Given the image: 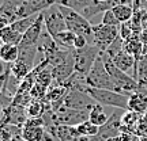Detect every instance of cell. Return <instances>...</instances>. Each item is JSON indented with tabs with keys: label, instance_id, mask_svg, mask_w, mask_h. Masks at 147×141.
<instances>
[{
	"label": "cell",
	"instance_id": "obj_1",
	"mask_svg": "<svg viewBox=\"0 0 147 141\" xmlns=\"http://www.w3.org/2000/svg\"><path fill=\"white\" fill-rule=\"evenodd\" d=\"M84 84L89 86V87H93V88L110 90V91L121 92L120 90L117 88L115 82L112 80L109 72L106 71V67L104 64V60L101 57V54L100 57L95 60V63L93 64V67L89 71V73L84 76ZM121 94H124V92H121Z\"/></svg>",
	"mask_w": 147,
	"mask_h": 141
},
{
	"label": "cell",
	"instance_id": "obj_2",
	"mask_svg": "<svg viewBox=\"0 0 147 141\" xmlns=\"http://www.w3.org/2000/svg\"><path fill=\"white\" fill-rule=\"evenodd\" d=\"M101 57L104 60V64L106 67V71L109 72L112 80L115 82V84L117 86V88L120 90L121 92H124L127 95H131L132 92H136L140 90V86L138 83V80L134 76H129L127 72L121 71L116 67L113 61L110 60L105 53L101 52Z\"/></svg>",
	"mask_w": 147,
	"mask_h": 141
},
{
	"label": "cell",
	"instance_id": "obj_3",
	"mask_svg": "<svg viewBox=\"0 0 147 141\" xmlns=\"http://www.w3.org/2000/svg\"><path fill=\"white\" fill-rule=\"evenodd\" d=\"M82 88L100 105L110 106V107H116V109L120 110H128V98H129V95L110 91V90L93 88V87H89V86H83Z\"/></svg>",
	"mask_w": 147,
	"mask_h": 141
},
{
	"label": "cell",
	"instance_id": "obj_4",
	"mask_svg": "<svg viewBox=\"0 0 147 141\" xmlns=\"http://www.w3.org/2000/svg\"><path fill=\"white\" fill-rule=\"evenodd\" d=\"M60 10L63 12V16L65 19V25H67V30L72 31L76 35H83L89 39L90 37H93V25H90L89 19H86L84 16L78 14L76 11L72 8L60 5Z\"/></svg>",
	"mask_w": 147,
	"mask_h": 141
},
{
	"label": "cell",
	"instance_id": "obj_5",
	"mask_svg": "<svg viewBox=\"0 0 147 141\" xmlns=\"http://www.w3.org/2000/svg\"><path fill=\"white\" fill-rule=\"evenodd\" d=\"M101 50L95 45H87V46L82 47V49H74V67H75V72L78 75L86 76L89 71L91 69L93 64L95 60L100 57Z\"/></svg>",
	"mask_w": 147,
	"mask_h": 141
},
{
	"label": "cell",
	"instance_id": "obj_6",
	"mask_svg": "<svg viewBox=\"0 0 147 141\" xmlns=\"http://www.w3.org/2000/svg\"><path fill=\"white\" fill-rule=\"evenodd\" d=\"M90 111L86 110H75L69 109L65 106H61L57 111H55L52 114L53 118V125H67V126H78L79 124H82L84 121L89 120Z\"/></svg>",
	"mask_w": 147,
	"mask_h": 141
},
{
	"label": "cell",
	"instance_id": "obj_7",
	"mask_svg": "<svg viewBox=\"0 0 147 141\" xmlns=\"http://www.w3.org/2000/svg\"><path fill=\"white\" fill-rule=\"evenodd\" d=\"M82 87L83 86H80V87H69L68 92H67L65 98H64L63 106L75 110H86V111H90L93 109L97 102Z\"/></svg>",
	"mask_w": 147,
	"mask_h": 141
},
{
	"label": "cell",
	"instance_id": "obj_8",
	"mask_svg": "<svg viewBox=\"0 0 147 141\" xmlns=\"http://www.w3.org/2000/svg\"><path fill=\"white\" fill-rule=\"evenodd\" d=\"M120 35V26H106L104 23L93 25V45L105 52Z\"/></svg>",
	"mask_w": 147,
	"mask_h": 141
},
{
	"label": "cell",
	"instance_id": "obj_9",
	"mask_svg": "<svg viewBox=\"0 0 147 141\" xmlns=\"http://www.w3.org/2000/svg\"><path fill=\"white\" fill-rule=\"evenodd\" d=\"M42 15H44V26L52 38H55L59 33L67 30L65 19L59 4H53L45 11H42Z\"/></svg>",
	"mask_w": 147,
	"mask_h": 141
},
{
	"label": "cell",
	"instance_id": "obj_10",
	"mask_svg": "<svg viewBox=\"0 0 147 141\" xmlns=\"http://www.w3.org/2000/svg\"><path fill=\"white\" fill-rule=\"evenodd\" d=\"M53 4H57V0H19L16 21L36 14H41L42 11H45Z\"/></svg>",
	"mask_w": 147,
	"mask_h": 141
},
{
	"label": "cell",
	"instance_id": "obj_11",
	"mask_svg": "<svg viewBox=\"0 0 147 141\" xmlns=\"http://www.w3.org/2000/svg\"><path fill=\"white\" fill-rule=\"evenodd\" d=\"M27 118L29 117L25 107L10 105L8 107L3 109V114L0 117V125H14L18 128H23Z\"/></svg>",
	"mask_w": 147,
	"mask_h": 141
},
{
	"label": "cell",
	"instance_id": "obj_12",
	"mask_svg": "<svg viewBox=\"0 0 147 141\" xmlns=\"http://www.w3.org/2000/svg\"><path fill=\"white\" fill-rule=\"evenodd\" d=\"M44 15L42 12L38 15L37 21L32 25V27L27 30L23 35H22V41L19 43L21 47H26V46H37L38 41L41 38V34L44 31Z\"/></svg>",
	"mask_w": 147,
	"mask_h": 141
},
{
	"label": "cell",
	"instance_id": "obj_13",
	"mask_svg": "<svg viewBox=\"0 0 147 141\" xmlns=\"http://www.w3.org/2000/svg\"><path fill=\"white\" fill-rule=\"evenodd\" d=\"M121 115L123 114L120 111H115L110 115L109 121L104 126L100 128V132H98L97 136H100L104 140H108V138H112V137H119L121 126Z\"/></svg>",
	"mask_w": 147,
	"mask_h": 141
},
{
	"label": "cell",
	"instance_id": "obj_14",
	"mask_svg": "<svg viewBox=\"0 0 147 141\" xmlns=\"http://www.w3.org/2000/svg\"><path fill=\"white\" fill-rule=\"evenodd\" d=\"M128 110L136 114L147 113V92L146 88H140L136 92H132L128 98Z\"/></svg>",
	"mask_w": 147,
	"mask_h": 141
},
{
	"label": "cell",
	"instance_id": "obj_15",
	"mask_svg": "<svg viewBox=\"0 0 147 141\" xmlns=\"http://www.w3.org/2000/svg\"><path fill=\"white\" fill-rule=\"evenodd\" d=\"M109 57V56H108ZM113 64H115L116 67L121 71H124V72H129L131 69H134L135 67V64H136V60L134 58V56H131L129 53H127L125 50H121L119 52L116 56L113 57H109Z\"/></svg>",
	"mask_w": 147,
	"mask_h": 141
},
{
	"label": "cell",
	"instance_id": "obj_16",
	"mask_svg": "<svg viewBox=\"0 0 147 141\" xmlns=\"http://www.w3.org/2000/svg\"><path fill=\"white\" fill-rule=\"evenodd\" d=\"M19 0H3L0 4V16L5 18L7 21L14 23L16 21V11H18Z\"/></svg>",
	"mask_w": 147,
	"mask_h": 141
},
{
	"label": "cell",
	"instance_id": "obj_17",
	"mask_svg": "<svg viewBox=\"0 0 147 141\" xmlns=\"http://www.w3.org/2000/svg\"><path fill=\"white\" fill-rule=\"evenodd\" d=\"M56 136L59 141H80L82 134L78 132L76 126L59 125L56 126Z\"/></svg>",
	"mask_w": 147,
	"mask_h": 141
},
{
	"label": "cell",
	"instance_id": "obj_18",
	"mask_svg": "<svg viewBox=\"0 0 147 141\" xmlns=\"http://www.w3.org/2000/svg\"><path fill=\"white\" fill-rule=\"evenodd\" d=\"M134 78L138 80L140 88L147 87V54L139 58L134 67Z\"/></svg>",
	"mask_w": 147,
	"mask_h": 141
},
{
	"label": "cell",
	"instance_id": "obj_19",
	"mask_svg": "<svg viewBox=\"0 0 147 141\" xmlns=\"http://www.w3.org/2000/svg\"><path fill=\"white\" fill-rule=\"evenodd\" d=\"M19 46L11 43H1L0 46V60L5 64H12L18 60Z\"/></svg>",
	"mask_w": 147,
	"mask_h": 141
},
{
	"label": "cell",
	"instance_id": "obj_20",
	"mask_svg": "<svg viewBox=\"0 0 147 141\" xmlns=\"http://www.w3.org/2000/svg\"><path fill=\"white\" fill-rule=\"evenodd\" d=\"M109 115L106 114L105 109H104V106L100 105V103H95L94 107L90 110V114H89V121H91L93 124H95V125H98L101 128V126H104L109 121Z\"/></svg>",
	"mask_w": 147,
	"mask_h": 141
},
{
	"label": "cell",
	"instance_id": "obj_21",
	"mask_svg": "<svg viewBox=\"0 0 147 141\" xmlns=\"http://www.w3.org/2000/svg\"><path fill=\"white\" fill-rule=\"evenodd\" d=\"M32 67L30 65H27L26 63H23L21 60H16L15 63L10 64V71H11V75H12V78L18 80L19 83H21L23 79L26 78L29 73L32 72Z\"/></svg>",
	"mask_w": 147,
	"mask_h": 141
},
{
	"label": "cell",
	"instance_id": "obj_22",
	"mask_svg": "<svg viewBox=\"0 0 147 141\" xmlns=\"http://www.w3.org/2000/svg\"><path fill=\"white\" fill-rule=\"evenodd\" d=\"M21 136L25 141H44L45 129L44 126H38V128L23 126L21 129Z\"/></svg>",
	"mask_w": 147,
	"mask_h": 141
},
{
	"label": "cell",
	"instance_id": "obj_23",
	"mask_svg": "<svg viewBox=\"0 0 147 141\" xmlns=\"http://www.w3.org/2000/svg\"><path fill=\"white\" fill-rule=\"evenodd\" d=\"M75 38H76V34H74V33L69 31V30H65V31L59 33L53 39H55V42H56L61 49L72 50V49H75V47H74V45H75Z\"/></svg>",
	"mask_w": 147,
	"mask_h": 141
},
{
	"label": "cell",
	"instance_id": "obj_24",
	"mask_svg": "<svg viewBox=\"0 0 147 141\" xmlns=\"http://www.w3.org/2000/svg\"><path fill=\"white\" fill-rule=\"evenodd\" d=\"M0 39L3 43H11V45H18L22 41V34H19L18 31H15L12 27L8 25L7 27L0 30Z\"/></svg>",
	"mask_w": 147,
	"mask_h": 141
},
{
	"label": "cell",
	"instance_id": "obj_25",
	"mask_svg": "<svg viewBox=\"0 0 147 141\" xmlns=\"http://www.w3.org/2000/svg\"><path fill=\"white\" fill-rule=\"evenodd\" d=\"M112 11H113V14L116 15V18L119 19L120 23L129 22L134 16V8L129 4H117L112 8Z\"/></svg>",
	"mask_w": 147,
	"mask_h": 141
},
{
	"label": "cell",
	"instance_id": "obj_26",
	"mask_svg": "<svg viewBox=\"0 0 147 141\" xmlns=\"http://www.w3.org/2000/svg\"><path fill=\"white\" fill-rule=\"evenodd\" d=\"M38 15L40 14H36V15H32V16H27V18H22V19H18V21H15L14 23H11L10 26L15 30V31H18L19 34H25V33L32 27V25L34 23V22L37 21V18H38Z\"/></svg>",
	"mask_w": 147,
	"mask_h": 141
},
{
	"label": "cell",
	"instance_id": "obj_27",
	"mask_svg": "<svg viewBox=\"0 0 147 141\" xmlns=\"http://www.w3.org/2000/svg\"><path fill=\"white\" fill-rule=\"evenodd\" d=\"M52 82H53V73H52V67H51V65L45 67L44 69H41L40 72L37 73L36 83L41 84V86H44V87L49 88L51 84H52Z\"/></svg>",
	"mask_w": 147,
	"mask_h": 141
},
{
	"label": "cell",
	"instance_id": "obj_28",
	"mask_svg": "<svg viewBox=\"0 0 147 141\" xmlns=\"http://www.w3.org/2000/svg\"><path fill=\"white\" fill-rule=\"evenodd\" d=\"M76 129L78 132L82 134V136H87V137H94L98 134V132H100V126L93 124L91 121H84L82 124H79L76 126Z\"/></svg>",
	"mask_w": 147,
	"mask_h": 141
},
{
	"label": "cell",
	"instance_id": "obj_29",
	"mask_svg": "<svg viewBox=\"0 0 147 141\" xmlns=\"http://www.w3.org/2000/svg\"><path fill=\"white\" fill-rule=\"evenodd\" d=\"M45 111V107H44V103L41 100H33L30 105L26 107V113L29 118H34V117H42Z\"/></svg>",
	"mask_w": 147,
	"mask_h": 141
},
{
	"label": "cell",
	"instance_id": "obj_30",
	"mask_svg": "<svg viewBox=\"0 0 147 141\" xmlns=\"http://www.w3.org/2000/svg\"><path fill=\"white\" fill-rule=\"evenodd\" d=\"M47 94H48V88L38 83L34 84V87L30 91V95H32L33 100H44L47 98Z\"/></svg>",
	"mask_w": 147,
	"mask_h": 141
},
{
	"label": "cell",
	"instance_id": "obj_31",
	"mask_svg": "<svg viewBox=\"0 0 147 141\" xmlns=\"http://www.w3.org/2000/svg\"><path fill=\"white\" fill-rule=\"evenodd\" d=\"M101 23H104V25H106V26H120V25H121L120 22H119V19L116 18V15L113 14L112 8L104 12L102 22H101Z\"/></svg>",
	"mask_w": 147,
	"mask_h": 141
},
{
	"label": "cell",
	"instance_id": "obj_32",
	"mask_svg": "<svg viewBox=\"0 0 147 141\" xmlns=\"http://www.w3.org/2000/svg\"><path fill=\"white\" fill-rule=\"evenodd\" d=\"M45 125V120L44 117H34V118H27L23 126H29V128H38V126Z\"/></svg>",
	"mask_w": 147,
	"mask_h": 141
},
{
	"label": "cell",
	"instance_id": "obj_33",
	"mask_svg": "<svg viewBox=\"0 0 147 141\" xmlns=\"http://www.w3.org/2000/svg\"><path fill=\"white\" fill-rule=\"evenodd\" d=\"M10 73H11L10 67H7L4 72L0 73V96H1V94H3V90H4V87H5V83H7V80H8Z\"/></svg>",
	"mask_w": 147,
	"mask_h": 141
},
{
	"label": "cell",
	"instance_id": "obj_34",
	"mask_svg": "<svg viewBox=\"0 0 147 141\" xmlns=\"http://www.w3.org/2000/svg\"><path fill=\"white\" fill-rule=\"evenodd\" d=\"M87 45H89V39H87L86 37L76 35V38H75V45H74L75 49H82V47L87 46Z\"/></svg>",
	"mask_w": 147,
	"mask_h": 141
},
{
	"label": "cell",
	"instance_id": "obj_35",
	"mask_svg": "<svg viewBox=\"0 0 147 141\" xmlns=\"http://www.w3.org/2000/svg\"><path fill=\"white\" fill-rule=\"evenodd\" d=\"M136 136H134L132 133H127V132H120L119 134V141H136Z\"/></svg>",
	"mask_w": 147,
	"mask_h": 141
},
{
	"label": "cell",
	"instance_id": "obj_36",
	"mask_svg": "<svg viewBox=\"0 0 147 141\" xmlns=\"http://www.w3.org/2000/svg\"><path fill=\"white\" fill-rule=\"evenodd\" d=\"M139 38H140V42L143 45V54H147V30L143 29L140 34H139Z\"/></svg>",
	"mask_w": 147,
	"mask_h": 141
},
{
	"label": "cell",
	"instance_id": "obj_37",
	"mask_svg": "<svg viewBox=\"0 0 147 141\" xmlns=\"http://www.w3.org/2000/svg\"><path fill=\"white\" fill-rule=\"evenodd\" d=\"M8 25H10V22L7 21L5 18H3V16H0V30H1V29H4V27H7Z\"/></svg>",
	"mask_w": 147,
	"mask_h": 141
},
{
	"label": "cell",
	"instance_id": "obj_38",
	"mask_svg": "<svg viewBox=\"0 0 147 141\" xmlns=\"http://www.w3.org/2000/svg\"><path fill=\"white\" fill-rule=\"evenodd\" d=\"M5 71V69H4ZM4 71H3V65H1V60H0V73H3L4 72Z\"/></svg>",
	"mask_w": 147,
	"mask_h": 141
},
{
	"label": "cell",
	"instance_id": "obj_39",
	"mask_svg": "<svg viewBox=\"0 0 147 141\" xmlns=\"http://www.w3.org/2000/svg\"><path fill=\"white\" fill-rule=\"evenodd\" d=\"M1 114H3V106H1V103H0V117H1Z\"/></svg>",
	"mask_w": 147,
	"mask_h": 141
},
{
	"label": "cell",
	"instance_id": "obj_40",
	"mask_svg": "<svg viewBox=\"0 0 147 141\" xmlns=\"http://www.w3.org/2000/svg\"><path fill=\"white\" fill-rule=\"evenodd\" d=\"M97 1H101V3H106V1H109V0H97Z\"/></svg>",
	"mask_w": 147,
	"mask_h": 141
},
{
	"label": "cell",
	"instance_id": "obj_41",
	"mask_svg": "<svg viewBox=\"0 0 147 141\" xmlns=\"http://www.w3.org/2000/svg\"><path fill=\"white\" fill-rule=\"evenodd\" d=\"M143 29H146V30H147V23H146V25H144V27H143Z\"/></svg>",
	"mask_w": 147,
	"mask_h": 141
},
{
	"label": "cell",
	"instance_id": "obj_42",
	"mask_svg": "<svg viewBox=\"0 0 147 141\" xmlns=\"http://www.w3.org/2000/svg\"><path fill=\"white\" fill-rule=\"evenodd\" d=\"M1 43H3V42H1V39H0V46H1Z\"/></svg>",
	"mask_w": 147,
	"mask_h": 141
},
{
	"label": "cell",
	"instance_id": "obj_43",
	"mask_svg": "<svg viewBox=\"0 0 147 141\" xmlns=\"http://www.w3.org/2000/svg\"><path fill=\"white\" fill-rule=\"evenodd\" d=\"M5 141H12V140H5Z\"/></svg>",
	"mask_w": 147,
	"mask_h": 141
},
{
	"label": "cell",
	"instance_id": "obj_44",
	"mask_svg": "<svg viewBox=\"0 0 147 141\" xmlns=\"http://www.w3.org/2000/svg\"><path fill=\"white\" fill-rule=\"evenodd\" d=\"M143 88H147V87H143Z\"/></svg>",
	"mask_w": 147,
	"mask_h": 141
},
{
	"label": "cell",
	"instance_id": "obj_45",
	"mask_svg": "<svg viewBox=\"0 0 147 141\" xmlns=\"http://www.w3.org/2000/svg\"><path fill=\"white\" fill-rule=\"evenodd\" d=\"M136 141H138V138H136Z\"/></svg>",
	"mask_w": 147,
	"mask_h": 141
},
{
	"label": "cell",
	"instance_id": "obj_46",
	"mask_svg": "<svg viewBox=\"0 0 147 141\" xmlns=\"http://www.w3.org/2000/svg\"><path fill=\"white\" fill-rule=\"evenodd\" d=\"M0 141H1V140H0Z\"/></svg>",
	"mask_w": 147,
	"mask_h": 141
}]
</instances>
